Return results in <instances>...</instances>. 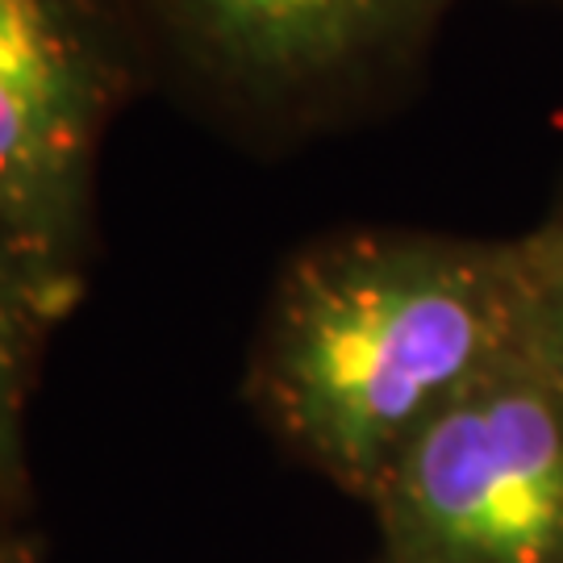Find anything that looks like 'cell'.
I'll return each mask as SVG.
<instances>
[{"label": "cell", "instance_id": "obj_1", "mask_svg": "<svg viewBox=\"0 0 563 563\" xmlns=\"http://www.w3.org/2000/svg\"><path fill=\"white\" fill-rule=\"evenodd\" d=\"M530 239L346 225L280 263L251 401L305 463L376 497L426 426L526 355Z\"/></svg>", "mask_w": 563, "mask_h": 563}, {"label": "cell", "instance_id": "obj_9", "mask_svg": "<svg viewBox=\"0 0 563 563\" xmlns=\"http://www.w3.org/2000/svg\"><path fill=\"white\" fill-rule=\"evenodd\" d=\"M522 4H551V9H563V0H522Z\"/></svg>", "mask_w": 563, "mask_h": 563}, {"label": "cell", "instance_id": "obj_2", "mask_svg": "<svg viewBox=\"0 0 563 563\" xmlns=\"http://www.w3.org/2000/svg\"><path fill=\"white\" fill-rule=\"evenodd\" d=\"M460 0H118L142 84L246 151L393 113Z\"/></svg>", "mask_w": 563, "mask_h": 563}, {"label": "cell", "instance_id": "obj_8", "mask_svg": "<svg viewBox=\"0 0 563 563\" xmlns=\"http://www.w3.org/2000/svg\"><path fill=\"white\" fill-rule=\"evenodd\" d=\"M547 218H551L555 225H563V184H560V197H555V201H551V209H547Z\"/></svg>", "mask_w": 563, "mask_h": 563}, {"label": "cell", "instance_id": "obj_3", "mask_svg": "<svg viewBox=\"0 0 563 563\" xmlns=\"http://www.w3.org/2000/svg\"><path fill=\"white\" fill-rule=\"evenodd\" d=\"M139 84L118 0H0V234L59 318L92 260L104 130Z\"/></svg>", "mask_w": 563, "mask_h": 563}, {"label": "cell", "instance_id": "obj_6", "mask_svg": "<svg viewBox=\"0 0 563 563\" xmlns=\"http://www.w3.org/2000/svg\"><path fill=\"white\" fill-rule=\"evenodd\" d=\"M526 239H530L526 355L563 393V225L543 218L526 230Z\"/></svg>", "mask_w": 563, "mask_h": 563}, {"label": "cell", "instance_id": "obj_5", "mask_svg": "<svg viewBox=\"0 0 563 563\" xmlns=\"http://www.w3.org/2000/svg\"><path fill=\"white\" fill-rule=\"evenodd\" d=\"M55 322L59 309L0 234V509H13L25 493V405L42 339Z\"/></svg>", "mask_w": 563, "mask_h": 563}, {"label": "cell", "instance_id": "obj_4", "mask_svg": "<svg viewBox=\"0 0 563 563\" xmlns=\"http://www.w3.org/2000/svg\"><path fill=\"white\" fill-rule=\"evenodd\" d=\"M397 563H563V393L505 363L409 443L372 497Z\"/></svg>", "mask_w": 563, "mask_h": 563}, {"label": "cell", "instance_id": "obj_7", "mask_svg": "<svg viewBox=\"0 0 563 563\" xmlns=\"http://www.w3.org/2000/svg\"><path fill=\"white\" fill-rule=\"evenodd\" d=\"M0 563H38V547L21 534H0Z\"/></svg>", "mask_w": 563, "mask_h": 563}]
</instances>
